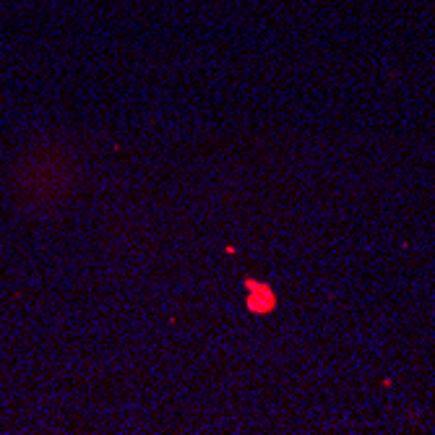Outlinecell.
Wrapping results in <instances>:
<instances>
[{
  "instance_id": "6da1fadb",
  "label": "cell",
  "mask_w": 435,
  "mask_h": 435,
  "mask_svg": "<svg viewBox=\"0 0 435 435\" xmlns=\"http://www.w3.org/2000/svg\"><path fill=\"white\" fill-rule=\"evenodd\" d=\"M251 290L256 292V297L251 300L253 310H268V308H274V294L268 292V290H263L261 285H253Z\"/></svg>"
}]
</instances>
